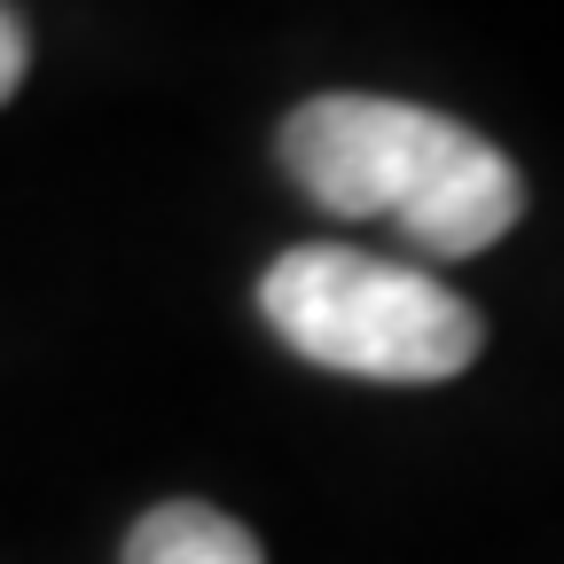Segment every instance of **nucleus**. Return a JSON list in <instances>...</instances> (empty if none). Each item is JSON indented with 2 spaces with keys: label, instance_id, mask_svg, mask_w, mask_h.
Listing matches in <instances>:
<instances>
[{
  "label": "nucleus",
  "instance_id": "2",
  "mask_svg": "<svg viewBox=\"0 0 564 564\" xmlns=\"http://www.w3.org/2000/svg\"><path fill=\"white\" fill-rule=\"evenodd\" d=\"M274 337L314 369L377 377V384H440L463 377L486 345V322L463 291L423 267H392L352 243H299L259 282Z\"/></svg>",
  "mask_w": 564,
  "mask_h": 564
},
{
  "label": "nucleus",
  "instance_id": "1",
  "mask_svg": "<svg viewBox=\"0 0 564 564\" xmlns=\"http://www.w3.org/2000/svg\"><path fill=\"white\" fill-rule=\"evenodd\" d=\"M282 173L337 220H384L423 259H470L525 212L518 165L470 126L392 95H314L282 118Z\"/></svg>",
  "mask_w": 564,
  "mask_h": 564
},
{
  "label": "nucleus",
  "instance_id": "4",
  "mask_svg": "<svg viewBox=\"0 0 564 564\" xmlns=\"http://www.w3.org/2000/svg\"><path fill=\"white\" fill-rule=\"evenodd\" d=\"M24 70H32V40H24V17L0 0V102H9L24 87Z\"/></svg>",
  "mask_w": 564,
  "mask_h": 564
},
{
  "label": "nucleus",
  "instance_id": "3",
  "mask_svg": "<svg viewBox=\"0 0 564 564\" xmlns=\"http://www.w3.org/2000/svg\"><path fill=\"white\" fill-rule=\"evenodd\" d=\"M118 564H267V556H259L251 525H236L228 510H212V502H158V510L133 518Z\"/></svg>",
  "mask_w": 564,
  "mask_h": 564
}]
</instances>
